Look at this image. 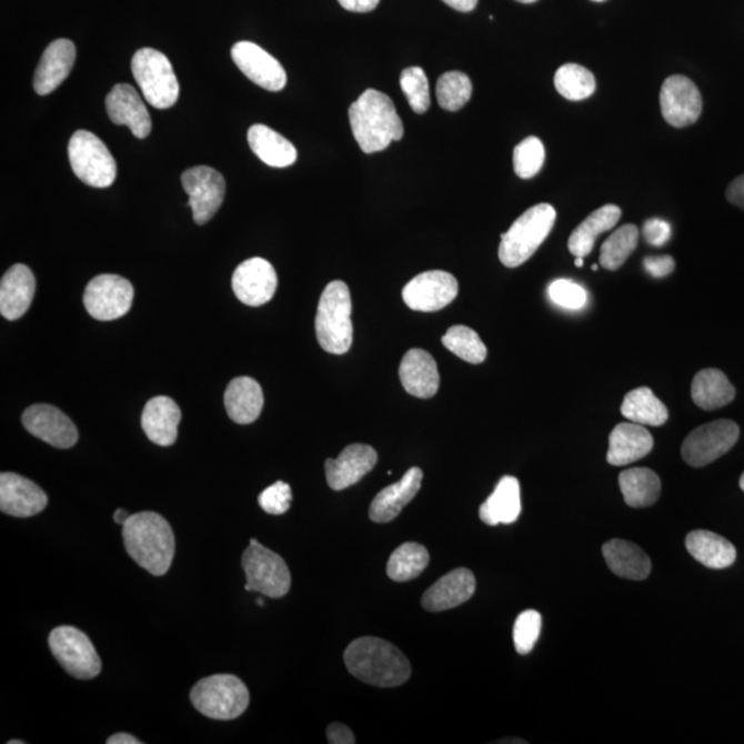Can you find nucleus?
I'll use <instances>...</instances> for the list:
<instances>
[{
	"label": "nucleus",
	"instance_id": "f257e3e1",
	"mask_svg": "<svg viewBox=\"0 0 744 744\" xmlns=\"http://www.w3.org/2000/svg\"><path fill=\"white\" fill-rule=\"evenodd\" d=\"M125 551L137 564L154 576L168 574L173 564L175 537L171 525L154 512L131 514L123 524Z\"/></svg>",
	"mask_w": 744,
	"mask_h": 744
},
{
	"label": "nucleus",
	"instance_id": "f03ea898",
	"mask_svg": "<svg viewBox=\"0 0 744 744\" xmlns=\"http://www.w3.org/2000/svg\"><path fill=\"white\" fill-rule=\"evenodd\" d=\"M343 661L353 677L381 688H394L408 683L411 677V665L403 652L378 637L352 641Z\"/></svg>",
	"mask_w": 744,
	"mask_h": 744
},
{
	"label": "nucleus",
	"instance_id": "7ed1b4c3",
	"mask_svg": "<svg viewBox=\"0 0 744 744\" xmlns=\"http://www.w3.org/2000/svg\"><path fill=\"white\" fill-rule=\"evenodd\" d=\"M349 122L364 153L385 151L404 135V124L393 101L375 89L365 90L349 108Z\"/></svg>",
	"mask_w": 744,
	"mask_h": 744
},
{
	"label": "nucleus",
	"instance_id": "20e7f679",
	"mask_svg": "<svg viewBox=\"0 0 744 744\" xmlns=\"http://www.w3.org/2000/svg\"><path fill=\"white\" fill-rule=\"evenodd\" d=\"M352 298L341 280H334L320 296L316 314V335L325 352L345 354L352 348Z\"/></svg>",
	"mask_w": 744,
	"mask_h": 744
},
{
	"label": "nucleus",
	"instance_id": "39448f33",
	"mask_svg": "<svg viewBox=\"0 0 744 744\" xmlns=\"http://www.w3.org/2000/svg\"><path fill=\"white\" fill-rule=\"evenodd\" d=\"M553 205L541 203L520 215L506 233L501 234L500 260L506 268H517L529 261L551 234L556 222Z\"/></svg>",
	"mask_w": 744,
	"mask_h": 744
},
{
	"label": "nucleus",
	"instance_id": "423d86ee",
	"mask_svg": "<svg viewBox=\"0 0 744 744\" xmlns=\"http://www.w3.org/2000/svg\"><path fill=\"white\" fill-rule=\"evenodd\" d=\"M191 702L204 717L234 720L248 710L250 692L237 675L215 674L193 686Z\"/></svg>",
	"mask_w": 744,
	"mask_h": 744
},
{
	"label": "nucleus",
	"instance_id": "0eeeda50",
	"mask_svg": "<svg viewBox=\"0 0 744 744\" xmlns=\"http://www.w3.org/2000/svg\"><path fill=\"white\" fill-rule=\"evenodd\" d=\"M131 71L149 105L168 110L179 101L180 83L168 57L159 50L144 48L131 60Z\"/></svg>",
	"mask_w": 744,
	"mask_h": 744
},
{
	"label": "nucleus",
	"instance_id": "6e6552de",
	"mask_svg": "<svg viewBox=\"0 0 744 744\" xmlns=\"http://www.w3.org/2000/svg\"><path fill=\"white\" fill-rule=\"evenodd\" d=\"M68 154L74 175L86 185L108 188L117 180V160L104 142L90 131L78 130L71 137Z\"/></svg>",
	"mask_w": 744,
	"mask_h": 744
},
{
	"label": "nucleus",
	"instance_id": "1a4fd4ad",
	"mask_svg": "<svg viewBox=\"0 0 744 744\" xmlns=\"http://www.w3.org/2000/svg\"><path fill=\"white\" fill-rule=\"evenodd\" d=\"M242 566L248 577L245 591L271 599H282L290 592L291 572L288 564L259 541H250V546L243 553Z\"/></svg>",
	"mask_w": 744,
	"mask_h": 744
},
{
	"label": "nucleus",
	"instance_id": "9d476101",
	"mask_svg": "<svg viewBox=\"0 0 744 744\" xmlns=\"http://www.w3.org/2000/svg\"><path fill=\"white\" fill-rule=\"evenodd\" d=\"M50 651L67 673L91 680L101 673V660L88 635L73 626L56 627L49 635Z\"/></svg>",
	"mask_w": 744,
	"mask_h": 744
},
{
	"label": "nucleus",
	"instance_id": "9b49d317",
	"mask_svg": "<svg viewBox=\"0 0 744 744\" xmlns=\"http://www.w3.org/2000/svg\"><path fill=\"white\" fill-rule=\"evenodd\" d=\"M741 429L734 421L720 420L696 428L681 446V455L690 466L702 467L723 456L740 439Z\"/></svg>",
	"mask_w": 744,
	"mask_h": 744
},
{
	"label": "nucleus",
	"instance_id": "f8f14e48",
	"mask_svg": "<svg viewBox=\"0 0 744 744\" xmlns=\"http://www.w3.org/2000/svg\"><path fill=\"white\" fill-rule=\"evenodd\" d=\"M133 285L118 274H100L86 288L83 302L91 318L111 322L123 318L133 303Z\"/></svg>",
	"mask_w": 744,
	"mask_h": 744
},
{
	"label": "nucleus",
	"instance_id": "ddd939ff",
	"mask_svg": "<svg viewBox=\"0 0 744 744\" xmlns=\"http://www.w3.org/2000/svg\"><path fill=\"white\" fill-rule=\"evenodd\" d=\"M181 181L189 197L188 204L192 209L194 222L204 225L213 219L225 199V179L208 165H198L184 171Z\"/></svg>",
	"mask_w": 744,
	"mask_h": 744
},
{
	"label": "nucleus",
	"instance_id": "4468645a",
	"mask_svg": "<svg viewBox=\"0 0 744 744\" xmlns=\"http://www.w3.org/2000/svg\"><path fill=\"white\" fill-rule=\"evenodd\" d=\"M460 284L455 277L444 271L418 274L403 289V300L412 311L438 312L455 300Z\"/></svg>",
	"mask_w": 744,
	"mask_h": 744
},
{
	"label": "nucleus",
	"instance_id": "2eb2a0df",
	"mask_svg": "<svg viewBox=\"0 0 744 744\" xmlns=\"http://www.w3.org/2000/svg\"><path fill=\"white\" fill-rule=\"evenodd\" d=\"M663 118L673 128H688L700 119L703 101L700 89L683 74H673L661 90Z\"/></svg>",
	"mask_w": 744,
	"mask_h": 744
},
{
	"label": "nucleus",
	"instance_id": "dca6fc26",
	"mask_svg": "<svg viewBox=\"0 0 744 744\" xmlns=\"http://www.w3.org/2000/svg\"><path fill=\"white\" fill-rule=\"evenodd\" d=\"M232 288L244 305H265L277 293L278 274L271 262L255 257L240 263L233 273Z\"/></svg>",
	"mask_w": 744,
	"mask_h": 744
},
{
	"label": "nucleus",
	"instance_id": "f3484780",
	"mask_svg": "<svg viewBox=\"0 0 744 744\" xmlns=\"http://www.w3.org/2000/svg\"><path fill=\"white\" fill-rule=\"evenodd\" d=\"M234 64L251 82L268 91H282L288 83V74L280 62L268 51L253 42H239L231 51Z\"/></svg>",
	"mask_w": 744,
	"mask_h": 744
},
{
	"label": "nucleus",
	"instance_id": "a211bd4d",
	"mask_svg": "<svg viewBox=\"0 0 744 744\" xmlns=\"http://www.w3.org/2000/svg\"><path fill=\"white\" fill-rule=\"evenodd\" d=\"M22 423L28 432L56 449H71L78 442V431L64 412L49 404H36L24 411Z\"/></svg>",
	"mask_w": 744,
	"mask_h": 744
},
{
	"label": "nucleus",
	"instance_id": "6ab92c4d",
	"mask_svg": "<svg viewBox=\"0 0 744 744\" xmlns=\"http://www.w3.org/2000/svg\"><path fill=\"white\" fill-rule=\"evenodd\" d=\"M49 497L39 485L20 474H0V511L8 516L32 517L48 506Z\"/></svg>",
	"mask_w": 744,
	"mask_h": 744
},
{
	"label": "nucleus",
	"instance_id": "aec40b11",
	"mask_svg": "<svg viewBox=\"0 0 744 744\" xmlns=\"http://www.w3.org/2000/svg\"><path fill=\"white\" fill-rule=\"evenodd\" d=\"M105 105L112 122L128 125L137 139L144 140L151 134V114L133 86L125 83L114 86L107 97Z\"/></svg>",
	"mask_w": 744,
	"mask_h": 744
},
{
	"label": "nucleus",
	"instance_id": "412c9836",
	"mask_svg": "<svg viewBox=\"0 0 744 744\" xmlns=\"http://www.w3.org/2000/svg\"><path fill=\"white\" fill-rule=\"evenodd\" d=\"M376 462L378 454L371 445L351 444L336 460L325 461V479L331 490L342 491L359 483Z\"/></svg>",
	"mask_w": 744,
	"mask_h": 744
},
{
	"label": "nucleus",
	"instance_id": "4be33fe9",
	"mask_svg": "<svg viewBox=\"0 0 744 744\" xmlns=\"http://www.w3.org/2000/svg\"><path fill=\"white\" fill-rule=\"evenodd\" d=\"M476 592V577L466 569H456L428 589L422 606L429 612H442L465 604Z\"/></svg>",
	"mask_w": 744,
	"mask_h": 744
},
{
	"label": "nucleus",
	"instance_id": "5701e85b",
	"mask_svg": "<svg viewBox=\"0 0 744 744\" xmlns=\"http://www.w3.org/2000/svg\"><path fill=\"white\" fill-rule=\"evenodd\" d=\"M37 280L30 268L17 263L0 282V313L4 319L19 320L30 309L36 295Z\"/></svg>",
	"mask_w": 744,
	"mask_h": 744
},
{
	"label": "nucleus",
	"instance_id": "b1692460",
	"mask_svg": "<svg viewBox=\"0 0 744 744\" xmlns=\"http://www.w3.org/2000/svg\"><path fill=\"white\" fill-rule=\"evenodd\" d=\"M77 49L71 40L57 39L44 50L33 78V88L39 95H48L70 77Z\"/></svg>",
	"mask_w": 744,
	"mask_h": 744
},
{
	"label": "nucleus",
	"instance_id": "393cba45",
	"mask_svg": "<svg viewBox=\"0 0 744 744\" xmlns=\"http://www.w3.org/2000/svg\"><path fill=\"white\" fill-rule=\"evenodd\" d=\"M422 479L423 472L421 469L411 467L400 482L383 489L371 502L369 513L371 521L386 524L396 519L420 492Z\"/></svg>",
	"mask_w": 744,
	"mask_h": 744
},
{
	"label": "nucleus",
	"instance_id": "a878e982",
	"mask_svg": "<svg viewBox=\"0 0 744 744\" xmlns=\"http://www.w3.org/2000/svg\"><path fill=\"white\" fill-rule=\"evenodd\" d=\"M400 381L411 396L431 399L440 388L436 360L423 349H411L399 369Z\"/></svg>",
	"mask_w": 744,
	"mask_h": 744
},
{
	"label": "nucleus",
	"instance_id": "bb28decb",
	"mask_svg": "<svg viewBox=\"0 0 744 744\" xmlns=\"http://www.w3.org/2000/svg\"><path fill=\"white\" fill-rule=\"evenodd\" d=\"M654 449V439L639 423H620L610 436L606 461L612 466H626L643 460Z\"/></svg>",
	"mask_w": 744,
	"mask_h": 744
},
{
	"label": "nucleus",
	"instance_id": "cd10ccee",
	"mask_svg": "<svg viewBox=\"0 0 744 744\" xmlns=\"http://www.w3.org/2000/svg\"><path fill=\"white\" fill-rule=\"evenodd\" d=\"M181 410L173 399L158 396L149 400L142 411L141 426L152 443L169 446L179 436Z\"/></svg>",
	"mask_w": 744,
	"mask_h": 744
},
{
	"label": "nucleus",
	"instance_id": "c85d7f7f",
	"mask_svg": "<svg viewBox=\"0 0 744 744\" xmlns=\"http://www.w3.org/2000/svg\"><path fill=\"white\" fill-rule=\"evenodd\" d=\"M228 415L239 425H249L259 420L263 409V393L259 382L250 376L234 378L225 391Z\"/></svg>",
	"mask_w": 744,
	"mask_h": 744
},
{
	"label": "nucleus",
	"instance_id": "c756f323",
	"mask_svg": "<svg viewBox=\"0 0 744 744\" xmlns=\"http://www.w3.org/2000/svg\"><path fill=\"white\" fill-rule=\"evenodd\" d=\"M521 513L520 483L516 477L505 476L480 506V519L490 526L513 524Z\"/></svg>",
	"mask_w": 744,
	"mask_h": 744
},
{
	"label": "nucleus",
	"instance_id": "7c9ffc66",
	"mask_svg": "<svg viewBox=\"0 0 744 744\" xmlns=\"http://www.w3.org/2000/svg\"><path fill=\"white\" fill-rule=\"evenodd\" d=\"M248 140L251 151L271 168L284 169L296 162L295 147L265 124L251 125Z\"/></svg>",
	"mask_w": 744,
	"mask_h": 744
},
{
	"label": "nucleus",
	"instance_id": "2f4dec72",
	"mask_svg": "<svg viewBox=\"0 0 744 744\" xmlns=\"http://www.w3.org/2000/svg\"><path fill=\"white\" fill-rule=\"evenodd\" d=\"M606 565L615 575L631 581L649 577L652 565L643 549L623 540H611L603 546Z\"/></svg>",
	"mask_w": 744,
	"mask_h": 744
},
{
	"label": "nucleus",
	"instance_id": "473e14b6",
	"mask_svg": "<svg viewBox=\"0 0 744 744\" xmlns=\"http://www.w3.org/2000/svg\"><path fill=\"white\" fill-rule=\"evenodd\" d=\"M685 547L692 557L707 569H728L736 560V549L728 540L705 530L692 531L686 536Z\"/></svg>",
	"mask_w": 744,
	"mask_h": 744
},
{
	"label": "nucleus",
	"instance_id": "72a5a7b5",
	"mask_svg": "<svg viewBox=\"0 0 744 744\" xmlns=\"http://www.w3.org/2000/svg\"><path fill=\"white\" fill-rule=\"evenodd\" d=\"M622 211L615 204H605L587 217L580 227L572 232L569 240L570 253L585 259L592 253L601 233L611 231L620 222Z\"/></svg>",
	"mask_w": 744,
	"mask_h": 744
},
{
	"label": "nucleus",
	"instance_id": "f704fd0d",
	"mask_svg": "<svg viewBox=\"0 0 744 744\" xmlns=\"http://www.w3.org/2000/svg\"><path fill=\"white\" fill-rule=\"evenodd\" d=\"M691 394L697 408L714 411L734 402L736 391L723 371L707 369L697 372Z\"/></svg>",
	"mask_w": 744,
	"mask_h": 744
},
{
	"label": "nucleus",
	"instance_id": "c9c22d12",
	"mask_svg": "<svg viewBox=\"0 0 744 744\" xmlns=\"http://www.w3.org/2000/svg\"><path fill=\"white\" fill-rule=\"evenodd\" d=\"M623 500L631 507H649L660 500L662 484L654 471L646 467L627 469L620 476Z\"/></svg>",
	"mask_w": 744,
	"mask_h": 744
},
{
	"label": "nucleus",
	"instance_id": "e433bc0d",
	"mask_svg": "<svg viewBox=\"0 0 744 744\" xmlns=\"http://www.w3.org/2000/svg\"><path fill=\"white\" fill-rule=\"evenodd\" d=\"M626 420L643 426H662L668 420L666 405L650 388H639L629 392L621 408Z\"/></svg>",
	"mask_w": 744,
	"mask_h": 744
},
{
	"label": "nucleus",
	"instance_id": "4c0bfd02",
	"mask_svg": "<svg viewBox=\"0 0 744 744\" xmlns=\"http://www.w3.org/2000/svg\"><path fill=\"white\" fill-rule=\"evenodd\" d=\"M428 549L421 543L408 542L389 557L386 572L394 582H409L420 576L429 565Z\"/></svg>",
	"mask_w": 744,
	"mask_h": 744
},
{
	"label": "nucleus",
	"instance_id": "58836bf2",
	"mask_svg": "<svg viewBox=\"0 0 744 744\" xmlns=\"http://www.w3.org/2000/svg\"><path fill=\"white\" fill-rule=\"evenodd\" d=\"M637 244L639 229L633 223L616 229L601 248L600 265L606 271H617L637 249Z\"/></svg>",
	"mask_w": 744,
	"mask_h": 744
},
{
	"label": "nucleus",
	"instance_id": "ea45409f",
	"mask_svg": "<svg viewBox=\"0 0 744 744\" xmlns=\"http://www.w3.org/2000/svg\"><path fill=\"white\" fill-rule=\"evenodd\" d=\"M554 86L564 99L582 101L594 94L595 78L585 67L565 64L559 68L554 77Z\"/></svg>",
	"mask_w": 744,
	"mask_h": 744
},
{
	"label": "nucleus",
	"instance_id": "a19ab883",
	"mask_svg": "<svg viewBox=\"0 0 744 744\" xmlns=\"http://www.w3.org/2000/svg\"><path fill=\"white\" fill-rule=\"evenodd\" d=\"M443 345L458 358L471 364H482L486 359V346L476 331L466 325H452L442 338Z\"/></svg>",
	"mask_w": 744,
	"mask_h": 744
},
{
	"label": "nucleus",
	"instance_id": "79ce46f5",
	"mask_svg": "<svg viewBox=\"0 0 744 744\" xmlns=\"http://www.w3.org/2000/svg\"><path fill=\"white\" fill-rule=\"evenodd\" d=\"M473 84L466 73L445 72L438 80L436 94L440 107L445 111L455 112L465 107L472 99Z\"/></svg>",
	"mask_w": 744,
	"mask_h": 744
},
{
	"label": "nucleus",
	"instance_id": "37998d69",
	"mask_svg": "<svg viewBox=\"0 0 744 744\" xmlns=\"http://www.w3.org/2000/svg\"><path fill=\"white\" fill-rule=\"evenodd\" d=\"M545 147L537 137H529L514 148L513 165L514 171L523 180H530L540 173L543 163H545Z\"/></svg>",
	"mask_w": 744,
	"mask_h": 744
},
{
	"label": "nucleus",
	"instance_id": "c03bdc74",
	"mask_svg": "<svg viewBox=\"0 0 744 744\" xmlns=\"http://www.w3.org/2000/svg\"><path fill=\"white\" fill-rule=\"evenodd\" d=\"M400 86L408 97L411 110L423 114L431 108V93H429V80L425 71L420 67H410L402 72Z\"/></svg>",
	"mask_w": 744,
	"mask_h": 744
},
{
	"label": "nucleus",
	"instance_id": "a18cd8bd",
	"mask_svg": "<svg viewBox=\"0 0 744 744\" xmlns=\"http://www.w3.org/2000/svg\"><path fill=\"white\" fill-rule=\"evenodd\" d=\"M542 616L535 610L521 612L514 622L513 641L520 655L530 654L540 639Z\"/></svg>",
	"mask_w": 744,
	"mask_h": 744
},
{
	"label": "nucleus",
	"instance_id": "49530a36",
	"mask_svg": "<svg viewBox=\"0 0 744 744\" xmlns=\"http://www.w3.org/2000/svg\"><path fill=\"white\" fill-rule=\"evenodd\" d=\"M547 294L554 305L570 309V311H577V309L585 306L587 302L586 290L569 279L554 280L549 285Z\"/></svg>",
	"mask_w": 744,
	"mask_h": 744
},
{
	"label": "nucleus",
	"instance_id": "de8ad7c7",
	"mask_svg": "<svg viewBox=\"0 0 744 744\" xmlns=\"http://www.w3.org/2000/svg\"><path fill=\"white\" fill-rule=\"evenodd\" d=\"M293 502V491L291 486L284 482L274 483L263 490L259 496V503L263 512L272 514V516H280L289 511Z\"/></svg>",
	"mask_w": 744,
	"mask_h": 744
},
{
	"label": "nucleus",
	"instance_id": "09e8293b",
	"mask_svg": "<svg viewBox=\"0 0 744 744\" xmlns=\"http://www.w3.org/2000/svg\"><path fill=\"white\" fill-rule=\"evenodd\" d=\"M643 233L646 243L654 245V248H662L672 238V227L665 220L651 219L645 221Z\"/></svg>",
	"mask_w": 744,
	"mask_h": 744
},
{
	"label": "nucleus",
	"instance_id": "8fccbe9b",
	"mask_svg": "<svg viewBox=\"0 0 744 744\" xmlns=\"http://www.w3.org/2000/svg\"><path fill=\"white\" fill-rule=\"evenodd\" d=\"M644 268L652 278L663 279L673 273L675 262L673 257L670 255L649 257L644 260Z\"/></svg>",
	"mask_w": 744,
	"mask_h": 744
},
{
	"label": "nucleus",
	"instance_id": "3c124183",
	"mask_svg": "<svg viewBox=\"0 0 744 744\" xmlns=\"http://www.w3.org/2000/svg\"><path fill=\"white\" fill-rule=\"evenodd\" d=\"M328 740L331 744H353L356 743L353 732L346 725L334 723L329 725Z\"/></svg>",
	"mask_w": 744,
	"mask_h": 744
},
{
	"label": "nucleus",
	"instance_id": "603ef678",
	"mask_svg": "<svg viewBox=\"0 0 744 744\" xmlns=\"http://www.w3.org/2000/svg\"><path fill=\"white\" fill-rule=\"evenodd\" d=\"M343 9L353 13H369L375 10L381 0H338Z\"/></svg>",
	"mask_w": 744,
	"mask_h": 744
},
{
	"label": "nucleus",
	"instance_id": "864d4df0",
	"mask_svg": "<svg viewBox=\"0 0 744 744\" xmlns=\"http://www.w3.org/2000/svg\"><path fill=\"white\" fill-rule=\"evenodd\" d=\"M726 198L732 204L744 209V174L732 181V184L726 189Z\"/></svg>",
	"mask_w": 744,
	"mask_h": 744
},
{
	"label": "nucleus",
	"instance_id": "5fc2aeb1",
	"mask_svg": "<svg viewBox=\"0 0 744 744\" xmlns=\"http://www.w3.org/2000/svg\"><path fill=\"white\" fill-rule=\"evenodd\" d=\"M443 2L452 9L462 11V13H469V11L476 9L479 0H443Z\"/></svg>",
	"mask_w": 744,
	"mask_h": 744
},
{
	"label": "nucleus",
	"instance_id": "6e6d98bb",
	"mask_svg": "<svg viewBox=\"0 0 744 744\" xmlns=\"http://www.w3.org/2000/svg\"><path fill=\"white\" fill-rule=\"evenodd\" d=\"M108 744H141L142 742L129 734H117L107 741Z\"/></svg>",
	"mask_w": 744,
	"mask_h": 744
},
{
	"label": "nucleus",
	"instance_id": "4d7b16f0",
	"mask_svg": "<svg viewBox=\"0 0 744 744\" xmlns=\"http://www.w3.org/2000/svg\"><path fill=\"white\" fill-rule=\"evenodd\" d=\"M130 516H131V514L125 512L124 509H118V511L114 512V514H113V520H114V523L120 524V525L123 526V524L125 523V521H128V519Z\"/></svg>",
	"mask_w": 744,
	"mask_h": 744
},
{
	"label": "nucleus",
	"instance_id": "13d9d810",
	"mask_svg": "<svg viewBox=\"0 0 744 744\" xmlns=\"http://www.w3.org/2000/svg\"><path fill=\"white\" fill-rule=\"evenodd\" d=\"M575 265H576L577 268H582V267H583V259H581V257H576Z\"/></svg>",
	"mask_w": 744,
	"mask_h": 744
},
{
	"label": "nucleus",
	"instance_id": "bf43d9fd",
	"mask_svg": "<svg viewBox=\"0 0 744 744\" xmlns=\"http://www.w3.org/2000/svg\"><path fill=\"white\" fill-rule=\"evenodd\" d=\"M520 3L531 4L537 2V0H517Z\"/></svg>",
	"mask_w": 744,
	"mask_h": 744
},
{
	"label": "nucleus",
	"instance_id": "052dcab7",
	"mask_svg": "<svg viewBox=\"0 0 744 744\" xmlns=\"http://www.w3.org/2000/svg\"><path fill=\"white\" fill-rule=\"evenodd\" d=\"M741 489L744 492V473L742 474L741 482H740Z\"/></svg>",
	"mask_w": 744,
	"mask_h": 744
},
{
	"label": "nucleus",
	"instance_id": "680f3d73",
	"mask_svg": "<svg viewBox=\"0 0 744 744\" xmlns=\"http://www.w3.org/2000/svg\"><path fill=\"white\" fill-rule=\"evenodd\" d=\"M22 743H24V742H21V741H10V742H8V744H22Z\"/></svg>",
	"mask_w": 744,
	"mask_h": 744
},
{
	"label": "nucleus",
	"instance_id": "e2e57ef3",
	"mask_svg": "<svg viewBox=\"0 0 744 744\" xmlns=\"http://www.w3.org/2000/svg\"><path fill=\"white\" fill-rule=\"evenodd\" d=\"M257 604H259V605L262 606V605L265 604V603H263V600H262V599H259V600H257Z\"/></svg>",
	"mask_w": 744,
	"mask_h": 744
},
{
	"label": "nucleus",
	"instance_id": "0e129e2a",
	"mask_svg": "<svg viewBox=\"0 0 744 744\" xmlns=\"http://www.w3.org/2000/svg\"><path fill=\"white\" fill-rule=\"evenodd\" d=\"M592 269H593L594 272L599 271V265H593Z\"/></svg>",
	"mask_w": 744,
	"mask_h": 744
},
{
	"label": "nucleus",
	"instance_id": "69168bd1",
	"mask_svg": "<svg viewBox=\"0 0 744 744\" xmlns=\"http://www.w3.org/2000/svg\"><path fill=\"white\" fill-rule=\"evenodd\" d=\"M593 2H604V0H593Z\"/></svg>",
	"mask_w": 744,
	"mask_h": 744
}]
</instances>
